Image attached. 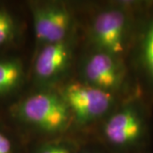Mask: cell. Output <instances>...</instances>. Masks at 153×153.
Listing matches in <instances>:
<instances>
[{"label": "cell", "instance_id": "obj_1", "mask_svg": "<svg viewBox=\"0 0 153 153\" xmlns=\"http://www.w3.org/2000/svg\"><path fill=\"white\" fill-rule=\"evenodd\" d=\"M148 100L136 88L105 118L101 134L114 153H147L152 136Z\"/></svg>", "mask_w": 153, "mask_h": 153}, {"label": "cell", "instance_id": "obj_2", "mask_svg": "<svg viewBox=\"0 0 153 153\" xmlns=\"http://www.w3.org/2000/svg\"><path fill=\"white\" fill-rule=\"evenodd\" d=\"M150 5L147 2H121L99 11L89 28V38L94 49L126 60L139 18Z\"/></svg>", "mask_w": 153, "mask_h": 153}, {"label": "cell", "instance_id": "obj_3", "mask_svg": "<svg viewBox=\"0 0 153 153\" xmlns=\"http://www.w3.org/2000/svg\"><path fill=\"white\" fill-rule=\"evenodd\" d=\"M19 121L44 134L55 135L66 131L72 117L59 92L40 91L21 100L13 108Z\"/></svg>", "mask_w": 153, "mask_h": 153}, {"label": "cell", "instance_id": "obj_4", "mask_svg": "<svg viewBox=\"0 0 153 153\" xmlns=\"http://www.w3.org/2000/svg\"><path fill=\"white\" fill-rule=\"evenodd\" d=\"M59 94L71 111L72 122L79 126L89 125L105 118L120 103L117 94L82 81L66 83Z\"/></svg>", "mask_w": 153, "mask_h": 153}, {"label": "cell", "instance_id": "obj_5", "mask_svg": "<svg viewBox=\"0 0 153 153\" xmlns=\"http://www.w3.org/2000/svg\"><path fill=\"white\" fill-rule=\"evenodd\" d=\"M81 76L82 82L115 94L128 87L130 78L125 60L95 49L83 60Z\"/></svg>", "mask_w": 153, "mask_h": 153}, {"label": "cell", "instance_id": "obj_6", "mask_svg": "<svg viewBox=\"0 0 153 153\" xmlns=\"http://www.w3.org/2000/svg\"><path fill=\"white\" fill-rule=\"evenodd\" d=\"M128 55L137 75V88L153 101V3L139 18Z\"/></svg>", "mask_w": 153, "mask_h": 153}, {"label": "cell", "instance_id": "obj_7", "mask_svg": "<svg viewBox=\"0 0 153 153\" xmlns=\"http://www.w3.org/2000/svg\"><path fill=\"white\" fill-rule=\"evenodd\" d=\"M31 11L38 50L44 45L60 42L72 33L71 12L65 4H33Z\"/></svg>", "mask_w": 153, "mask_h": 153}, {"label": "cell", "instance_id": "obj_8", "mask_svg": "<svg viewBox=\"0 0 153 153\" xmlns=\"http://www.w3.org/2000/svg\"><path fill=\"white\" fill-rule=\"evenodd\" d=\"M75 44V35L71 33L60 42L46 44L38 49L33 66V74L38 83L51 85L65 76L71 65Z\"/></svg>", "mask_w": 153, "mask_h": 153}, {"label": "cell", "instance_id": "obj_9", "mask_svg": "<svg viewBox=\"0 0 153 153\" xmlns=\"http://www.w3.org/2000/svg\"><path fill=\"white\" fill-rule=\"evenodd\" d=\"M24 78L22 63L17 59L0 60V95H7L22 85Z\"/></svg>", "mask_w": 153, "mask_h": 153}, {"label": "cell", "instance_id": "obj_10", "mask_svg": "<svg viewBox=\"0 0 153 153\" xmlns=\"http://www.w3.org/2000/svg\"><path fill=\"white\" fill-rule=\"evenodd\" d=\"M17 23L9 10L0 8V46L9 44L16 38Z\"/></svg>", "mask_w": 153, "mask_h": 153}, {"label": "cell", "instance_id": "obj_11", "mask_svg": "<svg viewBox=\"0 0 153 153\" xmlns=\"http://www.w3.org/2000/svg\"><path fill=\"white\" fill-rule=\"evenodd\" d=\"M36 153H78L76 146L66 140H55L45 143L38 148Z\"/></svg>", "mask_w": 153, "mask_h": 153}, {"label": "cell", "instance_id": "obj_12", "mask_svg": "<svg viewBox=\"0 0 153 153\" xmlns=\"http://www.w3.org/2000/svg\"><path fill=\"white\" fill-rule=\"evenodd\" d=\"M0 153H13V144L10 137L0 130Z\"/></svg>", "mask_w": 153, "mask_h": 153}, {"label": "cell", "instance_id": "obj_13", "mask_svg": "<svg viewBox=\"0 0 153 153\" xmlns=\"http://www.w3.org/2000/svg\"><path fill=\"white\" fill-rule=\"evenodd\" d=\"M80 153H100L98 152H95V151H84V152H82Z\"/></svg>", "mask_w": 153, "mask_h": 153}]
</instances>
